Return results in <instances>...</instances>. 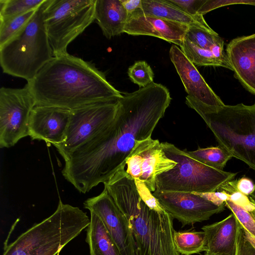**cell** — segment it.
<instances>
[{
	"label": "cell",
	"instance_id": "9c48e42d",
	"mask_svg": "<svg viewBox=\"0 0 255 255\" xmlns=\"http://www.w3.org/2000/svg\"><path fill=\"white\" fill-rule=\"evenodd\" d=\"M118 100L96 102L71 110L65 140L54 144L64 159L114 121Z\"/></svg>",
	"mask_w": 255,
	"mask_h": 255
},
{
	"label": "cell",
	"instance_id": "83f0119b",
	"mask_svg": "<svg viewBox=\"0 0 255 255\" xmlns=\"http://www.w3.org/2000/svg\"><path fill=\"white\" fill-rule=\"evenodd\" d=\"M225 206L235 215L243 227L255 237V214L249 212L228 200Z\"/></svg>",
	"mask_w": 255,
	"mask_h": 255
},
{
	"label": "cell",
	"instance_id": "d4e9b609",
	"mask_svg": "<svg viewBox=\"0 0 255 255\" xmlns=\"http://www.w3.org/2000/svg\"><path fill=\"white\" fill-rule=\"evenodd\" d=\"M45 0H0V20L38 8Z\"/></svg>",
	"mask_w": 255,
	"mask_h": 255
},
{
	"label": "cell",
	"instance_id": "2e32d148",
	"mask_svg": "<svg viewBox=\"0 0 255 255\" xmlns=\"http://www.w3.org/2000/svg\"><path fill=\"white\" fill-rule=\"evenodd\" d=\"M189 26L143 14L137 10L128 16L124 32L159 38L180 46Z\"/></svg>",
	"mask_w": 255,
	"mask_h": 255
},
{
	"label": "cell",
	"instance_id": "6da1fadb",
	"mask_svg": "<svg viewBox=\"0 0 255 255\" xmlns=\"http://www.w3.org/2000/svg\"><path fill=\"white\" fill-rule=\"evenodd\" d=\"M171 100L168 89L154 82L123 95L111 125L64 159L65 179L86 193L124 169L136 144L151 137Z\"/></svg>",
	"mask_w": 255,
	"mask_h": 255
},
{
	"label": "cell",
	"instance_id": "30bf717a",
	"mask_svg": "<svg viewBox=\"0 0 255 255\" xmlns=\"http://www.w3.org/2000/svg\"><path fill=\"white\" fill-rule=\"evenodd\" d=\"M35 106L34 97L27 83L22 88H0V148L13 146L29 135V117Z\"/></svg>",
	"mask_w": 255,
	"mask_h": 255
},
{
	"label": "cell",
	"instance_id": "5bb4252c",
	"mask_svg": "<svg viewBox=\"0 0 255 255\" xmlns=\"http://www.w3.org/2000/svg\"><path fill=\"white\" fill-rule=\"evenodd\" d=\"M71 110L57 107L35 106L29 120V136L53 145L66 138Z\"/></svg>",
	"mask_w": 255,
	"mask_h": 255
},
{
	"label": "cell",
	"instance_id": "f1b7e54d",
	"mask_svg": "<svg viewBox=\"0 0 255 255\" xmlns=\"http://www.w3.org/2000/svg\"><path fill=\"white\" fill-rule=\"evenodd\" d=\"M243 4L255 6V0H206L198 11V14H205L220 7L224 6Z\"/></svg>",
	"mask_w": 255,
	"mask_h": 255
},
{
	"label": "cell",
	"instance_id": "4fadbf2b",
	"mask_svg": "<svg viewBox=\"0 0 255 255\" xmlns=\"http://www.w3.org/2000/svg\"><path fill=\"white\" fill-rule=\"evenodd\" d=\"M84 207L100 219L121 255H135L129 222L106 188L99 195L85 200Z\"/></svg>",
	"mask_w": 255,
	"mask_h": 255
},
{
	"label": "cell",
	"instance_id": "8992f818",
	"mask_svg": "<svg viewBox=\"0 0 255 255\" xmlns=\"http://www.w3.org/2000/svg\"><path fill=\"white\" fill-rule=\"evenodd\" d=\"M44 2L19 31L0 46L3 73L28 82L53 58L43 20Z\"/></svg>",
	"mask_w": 255,
	"mask_h": 255
},
{
	"label": "cell",
	"instance_id": "44dd1931",
	"mask_svg": "<svg viewBox=\"0 0 255 255\" xmlns=\"http://www.w3.org/2000/svg\"><path fill=\"white\" fill-rule=\"evenodd\" d=\"M90 215L86 237L90 255H121L100 219L92 212Z\"/></svg>",
	"mask_w": 255,
	"mask_h": 255
},
{
	"label": "cell",
	"instance_id": "277c9868",
	"mask_svg": "<svg viewBox=\"0 0 255 255\" xmlns=\"http://www.w3.org/2000/svg\"><path fill=\"white\" fill-rule=\"evenodd\" d=\"M185 103L203 119L220 145L255 170V103L212 107L188 95Z\"/></svg>",
	"mask_w": 255,
	"mask_h": 255
},
{
	"label": "cell",
	"instance_id": "1f68e13d",
	"mask_svg": "<svg viewBox=\"0 0 255 255\" xmlns=\"http://www.w3.org/2000/svg\"><path fill=\"white\" fill-rule=\"evenodd\" d=\"M194 193L219 206L225 205V202L229 200L228 194L221 190H217L216 191L211 192Z\"/></svg>",
	"mask_w": 255,
	"mask_h": 255
},
{
	"label": "cell",
	"instance_id": "603a6c76",
	"mask_svg": "<svg viewBox=\"0 0 255 255\" xmlns=\"http://www.w3.org/2000/svg\"><path fill=\"white\" fill-rule=\"evenodd\" d=\"M184 150L196 160L222 170L227 162L233 157L226 149L220 145L216 147L199 148L194 151Z\"/></svg>",
	"mask_w": 255,
	"mask_h": 255
},
{
	"label": "cell",
	"instance_id": "e575fe53",
	"mask_svg": "<svg viewBox=\"0 0 255 255\" xmlns=\"http://www.w3.org/2000/svg\"><path fill=\"white\" fill-rule=\"evenodd\" d=\"M243 230L245 234V236L247 240L251 243L253 247L255 249V237L248 232L242 226Z\"/></svg>",
	"mask_w": 255,
	"mask_h": 255
},
{
	"label": "cell",
	"instance_id": "7402d4cb",
	"mask_svg": "<svg viewBox=\"0 0 255 255\" xmlns=\"http://www.w3.org/2000/svg\"><path fill=\"white\" fill-rule=\"evenodd\" d=\"M174 242L177 252L183 255H191L208 251L204 231H176Z\"/></svg>",
	"mask_w": 255,
	"mask_h": 255
},
{
	"label": "cell",
	"instance_id": "5b68a950",
	"mask_svg": "<svg viewBox=\"0 0 255 255\" xmlns=\"http://www.w3.org/2000/svg\"><path fill=\"white\" fill-rule=\"evenodd\" d=\"M90 222L86 213L60 200L51 215L21 234L2 255H56Z\"/></svg>",
	"mask_w": 255,
	"mask_h": 255
},
{
	"label": "cell",
	"instance_id": "e0dca14e",
	"mask_svg": "<svg viewBox=\"0 0 255 255\" xmlns=\"http://www.w3.org/2000/svg\"><path fill=\"white\" fill-rule=\"evenodd\" d=\"M226 52L235 77L255 95V33L232 39Z\"/></svg>",
	"mask_w": 255,
	"mask_h": 255
},
{
	"label": "cell",
	"instance_id": "7a4b0ae2",
	"mask_svg": "<svg viewBox=\"0 0 255 255\" xmlns=\"http://www.w3.org/2000/svg\"><path fill=\"white\" fill-rule=\"evenodd\" d=\"M27 83L36 106L72 110L123 96L94 64L69 53L53 56Z\"/></svg>",
	"mask_w": 255,
	"mask_h": 255
},
{
	"label": "cell",
	"instance_id": "ffe728a7",
	"mask_svg": "<svg viewBox=\"0 0 255 255\" xmlns=\"http://www.w3.org/2000/svg\"><path fill=\"white\" fill-rule=\"evenodd\" d=\"M147 15L153 16L170 21L187 25L210 27L203 15L193 16L164 0H141V6L137 10Z\"/></svg>",
	"mask_w": 255,
	"mask_h": 255
},
{
	"label": "cell",
	"instance_id": "7c38bea8",
	"mask_svg": "<svg viewBox=\"0 0 255 255\" xmlns=\"http://www.w3.org/2000/svg\"><path fill=\"white\" fill-rule=\"evenodd\" d=\"M152 194L171 218L182 224V227L208 220L224 211L226 207L218 206L194 192L155 190Z\"/></svg>",
	"mask_w": 255,
	"mask_h": 255
},
{
	"label": "cell",
	"instance_id": "8d00e7d4",
	"mask_svg": "<svg viewBox=\"0 0 255 255\" xmlns=\"http://www.w3.org/2000/svg\"><path fill=\"white\" fill-rule=\"evenodd\" d=\"M204 255H215L208 252H206Z\"/></svg>",
	"mask_w": 255,
	"mask_h": 255
},
{
	"label": "cell",
	"instance_id": "52a82bcc",
	"mask_svg": "<svg viewBox=\"0 0 255 255\" xmlns=\"http://www.w3.org/2000/svg\"><path fill=\"white\" fill-rule=\"evenodd\" d=\"M161 145L165 155L177 164L171 169L157 176L155 190L190 193L214 192L223 184L233 180L237 175V173L207 166L173 144L163 142Z\"/></svg>",
	"mask_w": 255,
	"mask_h": 255
},
{
	"label": "cell",
	"instance_id": "d6a6232c",
	"mask_svg": "<svg viewBox=\"0 0 255 255\" xmlns=\"http://www.w3.org/2000/svg\"><path fill=\"white\" fill-rule=\"evenodd\" d=\"M236 189L243 194L250 196L255 188V184L250 178L243 177L236 181Z\"/></svg>",
	"mask_w": 255,
	"mask_h": 255
},
{
	"label": "cell",
	"instance_id": "484cf974",
	"mask_svg": "<svg viewBox=\"0 0 255 255\" xmlns=\"http://www.w3.org/2000/svg\"><path fill=\"white\" fill-rule=\"evenodd\" d=\"M37 9L7 19L0 20V46L19 31L29 21Z\"/></svg>",
	"mask_w": 255,
	"mask_h": 255
},
{
	"label": "cell",
	"instance_id": "3957f363",
	"mask_svg": "<svg viewBox=\"0 0 255 255\" xmlns=\"http://www.w3.org/2000/svg\"><path fill=\"white\" fill-rule=\"evenodd\" d=\"M103 184L129 222L135 255H180L174 244L173 219L164 209L151 208L143 202L125 169Z\"/></svg>",
	"mask_w": 255,
	"mask_h": 255
},
{
	"label": "cell",
	"instance_id": "9a60e30c",
	"mask_svg": "<svg viewBox=\"0 0 255 255\" xmlns=\"http://www.w3.org/2000/svg\"><path fill=\"white\" fill-rule=\"evenodd\" d=\"M169 57L188 96L212 107L225 105L206 83L195 66L176 45L171 46Z\"/></svg>",
	"mask_w": 255,
	"mask_h": 255
},
{
	"label": "cell",
	"instance_id": "4316f807",
	"mask_svg": "<svg viewBox=\"0 0 255 255\" xmlns=\"http://www.w3.org/2000/svg\"><path fill=\"white\" fill-rule=\"evenodd\" d=\"M128 74L130 80L140 88L145 87L153 82V72L145 61L135 62L128 68Z\"/></svg>",
	"mask_w": 255,
	"mask_h": 255
},
{
	"label": "cell",
	"instance_id": "836d02e7",
	"mask_svg": "<svg viewBox=\"0 0 255 255\" xmlns=\"http://www.w3.org/2000/svg\"><path fill=\"white\" fill-rule=\"evenodd\" d=\"M128 16L132 14L141 6V0H121Z\"/></svg>",
	"mask_w": 255,
	"mask_h": 255
},
{
	"label": "cell",
	"instance_id": "4dcf8cb0",
	"mask_svg": "<svg viewBox=\"0 0 255 255\" xmlns=\"http://www.w3.org/2000/svg\"><path fill=\"white\" fill-rule=\"evenodd\" d=\"M236 255H255V249L246 238L241 223L238 233Z\"/></svg>",
	"mask_w": 255,
	"mask_h": 255
},
{
	"label": "cell",
	"instance_id": "d6986e66",
	"mask_svg": "<svg viewBox=\"0 0 255 255\" xmlns=\"http://www.w3.org/2000/svg\"><path fill=\"white\" fill-rule=\"evenodd\" d=\"M128 18L121 0H96L95 20L107 38L124 33Z\"/></svg>",
	"mask_w": 255,
	"mask_h": 255
},
{
	"label": "cell",
	"instance_id": "ac0fdd59",
	"mask_svg": "<svg viewBox=\"0 0 255 255\" xmlns=\"http://www.w3.org/2000/svg\"><path fill=\"white\" fill-rule=\"evenodd\" d=\"M240 223L232 213L224 219L204 226L208 251L215 255H236Z\"/></svg>",
	"mask_w": 255,
	"mask_h": 255
},
{
	"label": "cell",
	"instance_id": "f546056e",
	"mask_svg": "<svg viewBox=\"0 0 255 255\" xmlns=\"http://www.w3.org/2000/svg\"><path fill=\"white\" fill-rule=\"evenodd\" d=\"M166 2L176 7L186 13L198 16V11L206 0H164Z\"/></svg>",
	"mask_w": 255,
	"mask_h": 255
},
{
	"label": "cell",
	"instance_id": "d590c367",
	"mask_svg": "<svg viewBox=\"0 0 255 255\" xmlns=\"http://www.w3.org/2000/svg\"><path fill=\"white\" fill-rule=\"evenodd\" d=\"M250 196L254 199L255 200V188L253 192V193L250 195Z\"/></svg>",
	"mask_w": 255,
	"mask_h": 255
},
{
	"label": "cell",
	"instance_id": "8fae6325",
	"mask_svg": "<svg viewBox=\"0 0 255 255\" xmlns=\"http://www.w3.org/2000/svg\"><path fill=\"white\" fill-rule=\"evenodd\" d=\"M176 164L165 155L159 140L150 137L136 144L127 161L126 171L133 179L143 182L153 192L156 190L157 176Z\"/></svg>",
	"mask_w": 255,
	"mask_h": 255
},
{
	"label": "cell",
	"instance_id": "ba28073f",
	"mask_svg": "<svg viewBox=\"0 0 255 255\" xmlns=\"http://www.w3.org/2000/svg\"><path fill=\"white\" fill-rule=\"evenodd\" d=\"M96 0H46L43 20L53 56L68 53L69 44L95 20Z\"/></svg>",
	"mask_w": 255,
	"mask_h": 255
},
{
	"label": "cell",
	"instance_id": "cb8c5ba5",
	"mask_svg": "<svg viewBox=\"0 0 255 255\" xmlns=\"http://www.w3.org/2000/svg\"><path fill=\"white\" fill-rule=\"evenodd\" d=\"M180 47L186 57L194 65L222 67L221 62L211 51L199 47L185 37Z\"/></svg>",
	"mask_w": 255,
	"mask_h": 255
}]
</instances>
